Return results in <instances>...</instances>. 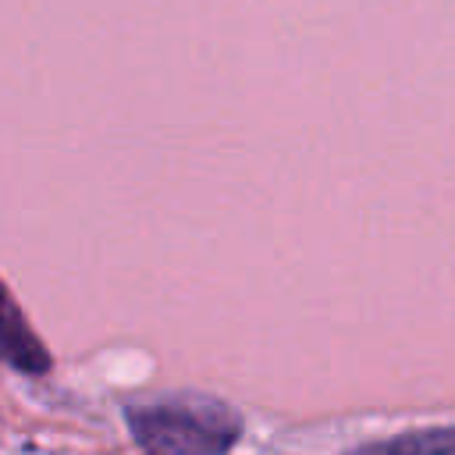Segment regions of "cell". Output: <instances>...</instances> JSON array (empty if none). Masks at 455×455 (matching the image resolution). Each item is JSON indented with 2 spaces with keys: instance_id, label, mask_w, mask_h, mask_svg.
<instances>
[{
  "instance_id": "1",
  "label": "cell",
  "mask_w": 455,
  "mask_h": 455,
  "mask_svg": "<svg viewBox=\"0 0 455 455\" xmlns=\"http://www.w3.org/2000/svg\"><path fill=\"white\" fill-rule=\"evenodd\" d=\"M124 419L132 437L146 451L160 455H217L235 448L242 437V416L210 395L128 405Z\"/></svg>"
},
{
  "instance_id": "2",
  "label": "cell",
  "mask_w": 455,
  "mask_h": 455,
  "mask_svg": "<svg viewBox=\"0 0 455 455\" xmlns=\"http://www.w3.org/2000/svg\"><path fill=\"white\" fill-rule=\"evenodd\" d=\"M0 359L14 363L25 373H46L50 370V352L32 334V327L25 323L18 302L7 295L4 284H0Z\"/></svg>"
},
{
  "instance_id": "3",
  "label": "cell",
  "mask_w": 455,
  "mask_h": 455,
  "mask_svg": "<svg viewBox=\"0 0 455 455\" xmlns=\"http://www.w3.org/2000/svg\"><path fill=\"white\" fill-rule=\"evenodd\" d=\"M363 451H395V455H455V427H434V430H412L387 441L363 444Z\"/></svg>"
}]
</instances>
